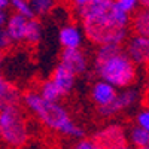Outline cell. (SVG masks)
Wrapping results in <instances>:
<instances>
[{
	"label": "cell",
	"mask_w": 149,
	"mask_h": 149,
	"mask_svg": "<svg viewBox=\"0 0 149 149\" xmlns=\"http://www.w3.org/2000/svg\"><path fill=\"white\" fill-rule=\"evenodd\" d=\"M78 18L85 39L95 46H122L130 36V15L116 8L115 0H91L78 9Z\"/></svg>",
	"instance_id": "6da1fadb"
},
{
	"label": "cell",
	"mask_w": 149,
	"mask_h": 149,
	"mask_svg": "<svg viewBox=\"0 0 149 149\" xmlns=\"http://www.w3.org/2000/svg\"><path fill=\"white\" fill-rule=\"evenodd\" d=\"M21 100L26 109L49 131L74 140L85 137L84 127L61 102H46L36 91H27L21 95Z\"/></svg>",
	"instance_id": "7a4b0ae2"
},
{
	"label": "cell",
	"mask_w": 149,
	"mask_h": 149,
	"mask_svg": "<svg viewBox=\"0 0 149 149\" xmlns=\"http://www.w3.org/2000/svg\"><path fill=\"white\" fill-rule=\"evenodd\" d=\"M94 72L98 79L116 90L134 86L139 70L125 55L121 45L97 46L94 54Z\"/></svg>",
	"instance_id": "3957f363"
},
{
	"label": "cell",
	"mask_w": 149,
	"mask_h": 149,
	"mask_svg": "<svg viewBox=\"0 0 149 149\" xmlns=\"http://www.w3.org/2000/svg\"><path fill=\"white\" fill-rule=\"evenodd\" d=\"M0 140L10 149H21L30 140V127L19 104L0 109Z\"/></svg>",
	"instance_id": "277c9868"
},
{
	"label": "cell",
	"mask_w": 149,
	"mask_h": 149,
	"mask_svg": "<svg viewBox=\"0 0 149 149\" xmlns=\"http://www.w3.org/2000/svg\"><path fill=\"white\" fill-rule=\"evenodd\" d=\"M140 100H142V91L137 86H128V88L124 90H118L115 100L106 107L97 109V112L102 118H113L122 113V112L131 110L136 104L140 103Z\"/></svg>",
	"instance_id": "5b68a950"
},
{
	"label": "cell",
	"mask_w": 149,
	"mask_h": 149,
	"mask_svg": "<svg viewBox=\"0 0 149 149\" xmlns=\"http://www.w3.org/2000/svg\"><path fill=\"white\" fill-rule=\"evenodd\" d=\"M93 140L103 149H115L127 143V130L118 122H110L94 133Z\"/></svg>",
	"instance_id": "8992f818"
},
{
	"label": "cell",
	"mask_w": 149,
	"mask_h": 149,
	"mask_svg": "<svg viewBox=\"0 0 149 149\" xmlns=\"http://www.w3.org/2000/svg\"><path fill=\"white\" fill-rule=\"evenodd\" d=\"M124 52L131 60V63L139 67L146 66L149 60V39L146 36H137L133 34L128 36V39L124 42Z\"/></svg>",
	"instance_id": "52a82bcc"
},
{
	"label": "cell",
	"mask_w": 149,
	"mask_h": 149,
	"mask_svg": "<svg viewBox=\"0 0 149 149\" xmlns=\"http://www.w3.org/2000/svg\"><path fill=\"white\" fill-rule=\"evenodd\" d=\"M63 67H66L69 72H72L74 76L85 74L90 69V58L84 49H63L60 54V63Z\"/></svg>",
	"instance_id": "ba28073f"
},
{
	"label": "cell",
	"mask_w": 149,
	"mask_h": 149,
	"mask_svg": "<svg viewBox=\"0 0 149 149\" xmlns=\"http://www.w3.org/2000/svg\"><path fill=\"white\" fill-rule=\"evenodd\" d=\"M85 36L81 26L67 22L58 29V43L63 49H82Z\"/></svg>",
	"instance_id": "9c48e42d"
},
{
	"label": "cell",
	"mask_w": 149,
	"mask_h": 149,
	"mask_svg": "<svg viewBox=\"0 0 149 149\" xmlns=\"http://www.w3.org/2000/svg\"><path fill=\"white\" fill-rule=\"evenodd\" d=\"M29 19L18 14H10L5 24V33L8 34L10 43H22L26 42V36L29 30Z\"/></svg>",
	"instance_id": "30bf717a"
},
{
	"label": "cell",
	"mask_w": 149,
	"mask_h": 149,
	"mask_svg": "<svg viewBox=\"0 0 149 149\" xmlns=\"http://www.w3.org/2000/svg\"><path fill=\"white\" fill-rule=\"evenodd\" d=\"M49 79H51L52 84L58 88V91L61 93V95H63V98L73 93L74 86H76V81H78V78L74 76L72 72H69L66 67H63L61 64H57L54 67Z\"/></svg>",
	"instance_id": "8fae6325"
},
{
	"label": "cell",
	"mask_w": 149,
	"mask_h": 149,
	"mask_svg": "<svg viewBox=\"0 0 149 149\" xmlns=\"http://www.w3.org/2000/svg\"><path fill=\"white\" fill-rule=\"evenodd\" d=\"M118 94V90L113 88L112 85L103 82V81H95L91 85V90H90V97H91V102L97 106V109H102L109 106L112 102L115 100V97Z\"/></svg>",
	"instance_id": "7c38bea8"
},
{
	"label": "cell",
	"mask_w": 149,
	"mask_h": 149,
	"mask_svg": "<svg viewBox=\"0 0 149 149\" xmlns=\"http://www.w3.org/2000/svg\"><path fill=\"white\" fill-rule=\"evenodd\" d=\"M21 94L0 70V109L9 104H19Z\"/></svg>",
	"instance_id": "4fadbf2b"
},
{
	"label": "cell",
	"mask_w": 149,
	"mask_h": 149,
	"mask_svg": "<svg viewBox=\"0 0 149 149\" xmlns=\"http://www.w3.org/2000/svg\"><path fill=\"white\" fill-rule=\"evenodd\" d=\"M130 30L137 36L149 34V10L148 8H139L130 17Z\"/></svg>",
	"instance_id": "5bb4252c"
},
{
	"label": "cell",
	"mask_w": 149,
	"mask_h": 149,
	"mask_svg": "<svg viewBox=\"0 0 149 149\" xmlns=\"http://www.w3.org/2000/svg\"><path fill=\"white\" fill-rule=\"evenodd\" d=\"M127 140L131 148H148L149 146V130L133 125L127 131Z\"/></svg>",
	"instance_id": "9a60e30c"
},
{
	"label": "cell",
	"mask_w": 149,
	"mask_h": 149,
	"mask_svg": "<svg viewBox=\"0 0 149 149\" xmlns=\"http://www.w3.org/2000/svg\"><path fill=\"white\" fill-rule=\"evenodd\" d=\"M36 93L39 94L43 100H46V102H61V98H63L61 93L58 91V88L52 84V81L49 78L40 82L39 90H37Z\"/></svg>",
	"instance_id": "2e32d148"
},
{
	"label": "cell",
	"mask_w": 149,
	"mask_h": 149,
	"mask_svg": "<svg viewBox=\"0 0 149 149\" xmlns=\"http://www.w3.org/2000/svg\"><path fill=\"white\" fill-rule=\"evenodd\" d=\"M29 3L34 14V18H37L48 17L51 12H54L58 5V0H29Z\"/></svg>",
	"instance_id": "e0dca14e"
},
{
	"label": "cell",
	"mask_w": 149,
	"mask_h": 149,
	"mask_svg": "<svg viewBox=\"0 0 149 149\" xmlns=\"http://www.w3.org/2000/svg\"><path fill=\"white\" fill-rule=\"evenodd\" d=\"M9 8L14 10V14H18L24 18H34L29 0H9Z\"/></svg>",
	"instance_id": "ac0fdd59"
},
{
	"label": "cell",
	"mask_w": 149,
	"mask_h": 149,
	"mask_svg": "<svg viewBox=\"0 0 149 149\" xmlns=\"http://www.w3.org/2000/svg\"><path fill=\"white\" fill-rule=\"evenodd\" d=\"M115 5L119 10H122L124 14H127V15H133L136 10H137L140 6V2L139 0H115Z\"/></svg>",
	"instance_id": "d6986e66"
},
{
	"label": "cell",
	"mask_w": 149,
	"mask_h": 149,
	"mask_svg": "<svg viewBox=\"0 0 149 149\" xmlns=\"http://www.w3.org/2000/svg\"><path fill=\"white\" fill-rule=\"evenodd\" d=\"M134 121H136L134 125L142 127L145 130H149V110L146 107L137 110L136 112V116H134Z\"/></svg>",
	"instance_id": "ffe728a7"
},
{
	"label": "cell",
	"mask_w": 149,
	"mask_h": 149,
	"mask_svg": "<svg viewBox=\"0 0 149 149\" xmlns=\"http://www.w3.org/2000/svg\"><path fill=\"white\" fill-rule=\"evenodd\" d=\"M72 149H103L97 142H94L93 139H81V140H76V143L73 145Z\"/></svg>",
	"instance_id": "44dd1931"
},
{
	"label": "cell",
	"mask_w": 149,
	"mask_h": 149,
	"mask_svg": "<svg viewBox=\"0 0 149 149\" xmlns=\"http://www.w3.org/2000/svg\"><path fill=\"white\" fill-rule=\"evenodd\" d=\"M10 45H12V43H10V40H9L8 34L5 33L3 29H0V52L6 51V49H8Z\"/></svg>",
	"instance_id": "7402d4cb"
},
{
	"label": "cell",
	"mask_w": 149,
	"mask_h": 149,
	"mask_svg": "<svg viewBox=\"0 0 149 149\" xmlns=\"http://www.w3.org/2000/svg\"><path fill=\"white\" fill-rule=\"evenodd\" d=\"M69 2L72 3V6H74V8H76V10H78V9L84 8L85 5H88L91 0H69Z\"/></svg>",
	"instance_id": "603a6c76"
},
{
	"label": "cell",
	"mask_w": 149,
	"mask_h": 149,
	"mask_svg": "<svg viewBox=\"0 0 149 149\" xmlns=\"http://www.w3.org/2000/svg\"><path fill=\"white\" fill-rule=\"evenodd\" d=\"M8 17H9L8 10H0V29H5V24L8 21Z\"/></svg>",
	"instance_id": "cb8c5ba5"
},
{
	"label": "cell",
	"mask_w": 149,
	"mask_h": 149,
	"mask_svg": "<svg viewBox=\"0 0 149 149\" xmlns=\"http://www.w3.org/2000/svg\"><path fill=\"white\" fill-rule=\"evenodd\" d=\"M9 0H0V10H8Z\"/></svg>",
	"instance_id": "d4e9b609"
},
{
	"label": "cell",
	"mask_w": 149,
	"mask_h": 149,
	"mask_svg": "<svg viewBox=\"0 0 149 149\" xmlns=\"http://www.w3.org/2000/svg\"><path fill=\"white\" fill-rule=\"evenodd\" d=\"M115 149H134V148H131L128 143H125V145H122V146H118V148H115Z\"/></svg>",
	"instance_id": "484cf974"
},
{
	"label": "cell",
	"mask_w": 149,
	"mask_h": 149,
	"mask_svg": "<svg viewBox=\"0 0 149 149\" xmlns=\"http://www.w3.org/2000/svg\"><path fill=\"white\" fill-rule=\"evenodd\" d=\"M139 2H140L142 8H148V5H149V0H139Z\"/></svg>",
	"instance_id": "4316f807"
},
{
	"label": "cell",
	"mask_w": 149,
	"mask_h": 149,
	"mask_svg": "<svg viewBox=\"0 0 149 149\" xmlns=\"http://www.w3.org/2000/svg\"><path fill=\"white\" fill-rule=\"evenodd\" d=\"M2 58H3V52H0V61H2Z\"/></svg>",
	"instance_id": "83f0119b"
},
{
	"label": "cell",
	"mask_w": 149,
	"mask_h": 149,
	"mask_svg": "<svg viewBox=\"0 0 149 149\" xmlns=\"http://www.w3.org/2000/svg\"><path fill=\"white\" fill-rule=\"evenodd\" d=\"M134 149H149V148H134Z\"/></svg>",
	"instance_id": "f1b7e54d"
}]
</instances>
